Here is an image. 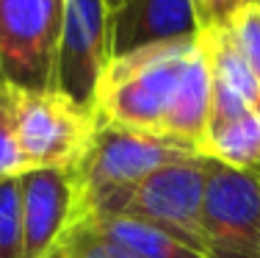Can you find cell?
<instances>
[{
    "mask_svg": "<svg viewBox=\"0 0 260 258\" xmlns=\"http://www.w3.org/2000/svg\"><path fill=\"white\" fill-rule=\"evenodd\" d=\"M210 56V86L221 95H230L249 108H260V81L244 61L224 28H205Z\"/></svg>",
    "mask_w": 260,
    "mask_h": 258,
    "instance_id": "7c38bea8",
    "label": "cell"
},
{
    "mask_svg": "<svg viewBox=\"0 0 260 258\" xmlns=\"http://www.w3.org/2000/svg\"><path fill=\"white\" fill-rule=\"evenodd\" d=\"M94 106H83L61 89L20 86L17 139L30 169L75 167L97 133Z\"/></svg>",
    "mask_w": 260,
    "mask_h": 258,
    "instance_id": "3957f363",
    "label": "cell"
},
{
    "mask_svg": "<svg viewBox=\"0 0 260 258\" xmlns=\"http://www.w3.org/2000/svg\"><path fill=\"white\" fill-rule=\"evenodd\" d=\"M200 31L205 28H224L227 22L244 9V0H191Z\"/></svg>",
    "mask_w": 260,
    "mask_h": 258,
    "instance_id": "2e32d148",
    "label": "cell"
},
{
    "mask_svg": "<svg viewBox=\"0 0 260 258\" xmlns=\"http://www.w3.org/2000/svg\"><path fill=\"white\" fill-rule=\"evenodd\" d=\"M64 0H0V78L53 89Z\"/></svg>",
    "mask_w": 260,
    "mask_h": 258,
    "instance_id": "5b68a950",
    "label": "cell"
},
{
    "mask_svg": "<svg viewBox=\"0 0 260 258\" xmlns=\"http://www.w3.org/2000/svg\"><path fill=\"white\" fill-rule=\"evenodd\" d=\"M91 225L103 239L122 247L133 258H208L194 244L183 242L180 236H172L169 231L150 225L136 217H80Z\"/></svg>",
    "mask_w": 260,
    "mask_h": 258,
    "instance_id": "30bf717a",
    "label": "cell"
},
{
    "mask_svg": "<svg viewBox=\"0 0 260 258\" xmlns=\"http://www.w3.org/2000/svg\"><path fill=\"white\" fill-rule=\"evenodd\" d=\"M108 64V6L105 0H64L53 89L83 106H94L97 83Z\"/></svg>",
    "mask_w": 260,
    "mask_h": 258,
    "instance_id": "52a82bcc",
    "label": "cell"
},
{
    "mask_svg": "<svg viewBox=\"0 0 260 258\" xmlns=\"http://www.w3.org/2000/svg\"><path fill=\"white\" fill-rule=\"evenodd\" d=\"M202 156L224 164V167L241 172H257L260 169V111H249L233 117L224 122L208 125Z\"/></svg>",
    "mask_w": 260,
    "mask_h": 258,
    "instance_id": "8fae6325",
    "label": "cell"
},
{
    "mask_svg": "<svg viewBox=\"0 0 260 258\" xmlns=\"http://www.w3.org/2000/svg\"><path fill=\"white\" fill-rule=\"evenodd\" d=\"M22 186V247L25 258H47L78 211L75 167L30 169Z\"/></svg>",
    "mask_w": 260,
    "mask_h": 258,
    "instance_id": "ba28073f",
    "label": "cell"
},
{
    "mask_svg": "<svg viewBox=\"0 0 260 258\" xmlns=\"http://www.w3.org/2000/svg\"><path fill=\"white\" fill-rule=\"evenodd\" d=\"M197 39L200 34L180 42L141 47L125 56H111L94 95V111L100 122L164 136L166 117L172 111Z\"/></svg>",
    "mask_w": 260,
    "mask_h": 258,
    "instance_id": "6da1fadb",
    "label": "cell"
},
{
    "mask_svg": "<svg viewBox=\"0 0 260 258\" xmlns=\"http://www.w3.org/2000/svg\"><path fill=\"white\" fill-rule=\"evenodd\" d=\"M17 106H20V86L0 78V181L28 172L17 139Z\"/></svg>",
    "mask_w": 260,
    "mask_h": 258,
    "instance_id": "4fadbf2b",
    "label": "cell"
},
{
    "mask_svg": "<svg viewBox=\"0 0 260 258\" xmlns=\"http://www.w3.org/2000/svg\"><path fill=\"white\" fill-rule=\"evenodd\" d=\"M122 3H125V0H105V6H108V11H116Z\"/></svg>",
    "mask_w": 260,
    "mask_h": 258,
    "instance_id": "e0dca14e",
    "label": "cell"
},
{
    "mask_svg": "<svg viewBox=\"0 0 260 258\" xmlns=\"http://www.w3.org/2000/svg\"><path fill=\"white\" fill-rule=\"evenodd\" d=\"M194 156H200V153L172 142V139L100 122L86 156L80 158V164H75L78 172L75 219L103 214L111 203L127 194L133 186H139L147 175Z\"/></svg>",
    "mask_w": 260,
    "mask_h": 258,
    "instance_id": "7a4b0ae2",
    "label": "cell"
},
{
    "mask_svg": "<svg viewBox=\"0 0 260 258\" xmlns=\"http://www.w3.org/2000/svg\"><path fill=\"white\" fill-rule=\"evenodd\" d=\"M244 6H260V0H244Z\"/></svg>",
    "mask_w": 260,
    "mask_h": 258,
    "instance_id": "ac0fdd59",
    "label": "cell"
},
{
    "mask_svg": "<svg viewBox=\"0 0 260 258\" xmlns=\"http://www.w3.org/2000/svg\"><path fill=\"white\" fill-rule=\"evenodd\" d=\"M208 258H260V178L210 158L202 203Z\"/></svg>",
    "mask_w": 260,
    "mask_h": 258,
    "instance_id": "8992f818",
    "label": "cell"
},
{
    "mask_svg": "<svg viewBox=\"0 0 260 258\" xmlns=\"http://www.w3.org/2000/svg\"><path fill=\"white\" fill-rule=\"evenodd\" d=\"M208 172L210 158L205 156L169 164L147 175L139 186H133L127 194H122L103 214H94V217L119 214V217L144 219L202 250V203H205Z\"/></svg>",
    "mask_w": 260,
    "mask_h": 258,
    "instance_id": "277c9868",
    "label": "cell"
},
{
    "mask_svg": "<svg viewBox=\"0 0 260 258\" xmlns=\"http://www.w3.org/2000/svg\"><path fill=\"white\" fill-rule=\"evenodd\" d=\"M0 258H25L20 178L0 181Z\"/></svg>",
    "mask_w": 260,
    "mask_h": 258,
    "instance_id": "5bb4252c",
    "label": "cell"
},
{
    "mask_svg": "<svg viewBox=\"0 0 260 258\" xmlns=\"http://www.w3.org/2000/svg\"><path fill=\"white\" fill-rule=\"evenodd\" d=\"M197 34L200 22L191 0H125L108 11V59Z\"/></svg>",
    "mask_w": 260,
    "mask_h": 258,
    "instance_id": "9c48e42d",
    "label": "cell"
},
{
    "mask_svg": "<svg viewBox=\"0 0 260 258\" xmlns=\"http://www.w3.org/2000/svg\"><path fill=\"white\" fill-rule=\"evenodd\" d=\"M257 178H260V169H257Z\"/></svg>",
    "mask_w": 260,
    "mask_h": 258,
    "instance_id": "d6986e66",
    "label": "cell"
},
{
    "mask_svg": "<svg viewBox=\"0 0 260 258\" xmlns=\"http://www.w3.org/2000/svg\"><path fill=\"white\" fill-rule=\"evenodd\" d=\"M224 31L260 81V6H244L224 25Z\"/></svg>",
    "mask_w": 260,
    "mask_h": 258,
    "instance_id": "9a60e30c",
    "label": "cell"
}]
</instances>
